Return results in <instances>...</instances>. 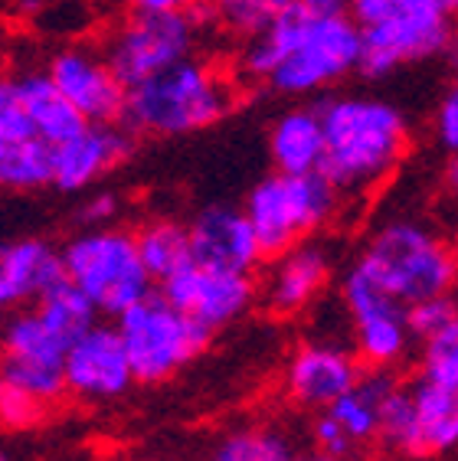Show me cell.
<instances>
[{
	"label": "cell",
	"instance_id": "cell-1",
	"mask_svg": "<svg viewBox=\"0 0 458 461\" xmlns=\"http://www.w3.org/2000/svg\"><path fill=\"white\" fill-rule=\"evenodd\" d=\"M361 27L351 14L317 17L295 0L275 23L246 36L236 69L246 82L265 86L275 95L308 98L361 72Z\"/></svg>",
	"mask_w": 458,
	"mask_h": 461
},
{
	"label": "cell",
	"instance_id": "cell-2",
	"mask_svg": "<svg viewBox=\"0 0 458 461\" xmlns=\"http://www.w3.org/2000/svg\"><path fill=\"white\" fill-rule=\"evenodd\" d=\"M325 118V170L337 190L367 194L403 164L409 151V118L380 95H334L321 102Z\"/></svg>",
	"mask_w": 458,
	"mask_h": 461
},
{
	"label": "cell",
	"instance_id": "cell-3",
	"mask_svg": "<svg viewBox=\"0 0 458 461\" xmlns=\"http://www.w3.org/2000/svg\"><path fill=\"white\" fill-rule=\"evenodd\" d=\"M236 105V82L210 59L190 56L170 69L151 76L128 89L122 122L134 134L180 138L216 122Z\"/></svg>",
	"mask_w": 458,
	"mask_h": 461
},
{
	"label": "cell",
	"instance_id": "cell-4",
	"mask_svg": "<svg viewBox=\"0 0 458 461\" xmlns=\"http://www.w3.org/2000/svg\"><path fill=\"white\" fill-rule=\"evenodd\" d=\"M351 17L361 27V72L371 79L442 56L458 40V0H353Z\"/></svg>",
	"mask_w": 458,
	"mask_h": 461
},
{
	"label": "cell",
	"instance_id": "cell-5",
	"mask_svg": "<svg viewBox=\"0 0 458 461\" xmlns=\"http://www.w3.org/2000/svg\"><path fill=\"white\" fill-rule=\"evenodd\" d=\"M353 262L406 308L452 294L458 285V249L439 230L406 216L373 230Z\"/></svg>",
	"mask_w": 458,
	"mask_h": 461
},
{
	"label": "cell",
	"instance_id": "cell-6",
	"mask_svg": "<svg viewBox=\"0 0 458 461\" xmlns=\"http://www.w3.org/2000/svg\"><path fill=\"white\" fill-rule=\"evenodd\" d=\"M341 200L344 194L325 170H272L249 190L243 210L256 230L265 258H275L291 246L311 240L317 230H325L341 210Z\"/></svg>",
	"mask_w": 458,
	"mask_h": 461
},
{
	"label": "cell",
	"instance_id": "cell-7",
	"mask_svg": "<svg viewBox=\"0 0 458 461\" xmlns=\"http://www.w3.org/2000/svg\"><path fill=\"white\" fill-rule=\"evenodd\" d=\"M66 276L92 298L98 314L118 318L154 292V278L144 268L134 232L118 226H92L76 232L62 246Z\"/></svg>",
	"mask_w": 458,
	"mask_h": 461
},
{
	"label": "cell",
	"instance_id": "cell-8",
	"mask_svg": "<svg viewBox=\"0 0 458 461\" xmlns=\"http://www.w3.org/2000/svg\"><path fill=\"white\" fill-rule=\"evenodd\" d=\"M114 324L132 360L134 380L144 386L170 380L187 364H194L216 334L187 311L170 304L160 292H151L148 298L122 311Z\"/></svg>",
	"mask_w": 458,
	"mask_h": 461
},
{
	"label": "cell",
	"instance_id": "cell-9",
	"mask_svg": "<svg viewBox=\"0 0 458 461\" xmlns=\"http://www.w3.org/2000/svg\"><path fill=\"white\" fill-rule=\"evenodd\" d=\"M203 40V14H154L132 10L105 36V50L118 79L132 89L138 82L197 56Z\"/></svg>",
	"mask_w": 458,
	"mask_h": 461
},
{
	"label": "cell",
	"instance_id": "cell-10",
	"mask_svg": "<svg viewBox=\"0 0 458 461\" xmlns=\"http://www.w3.org/2000/svg\"><path fill=\"white\" fill-rule=\"evenodd\" d=\"M341 304L351 321V340L363 366L393 370L409 354L413 334L406 321V304L383 292L357 262L341 278Z\"/></svg>",
	"mask_w": 458,
	"mask_h": 461
},
{
	"label": "cell",
	"instance_id": "cell-11",
	"mask_svg": "<svg viewBox=\"0 0 458 461\" xmlns=\"http://www.w3.org/2000/svg\"><path fill=\"white\" fill-rule=\"evenodd\" d=\"M158 292L210 330H220L256 304L259 282L252 278V272L190 262L180 272H174L168 282H160Z\"/></svg>",
	"mask_w": 458,
	"mask_h": 461
},
{
	"label": "cell",
	"instance_id": "cell-12",
	"mask_svg": "<svg viewBox=\"0 0 458 461\" xmlns=\"http://www.w3.org/2000/svg\"><path fill=\"white\" fill-rule=\"evenodd\" d=\"M56 89L79 108L86 122H122L124 102H128V86L118 79L112 69L105 50H92V46H60L43 66Z\"/></svg>",
	"mask_w": 458,
	"mask_h": 461
},
{
	"label": "cell",
	"instance_id": "cell-13",
	"mask_svg": "<svg viewBox=\"0 0 458 461\" xmlns=\"http://www.w3.org/2000/svg\"><path fill=\"white\" fill-rule=\"evenodd\" d=\"M62 373H66V386L72 396L88 402L118 400L138 383L118 324H92L69 347V354L62 360Z\"/></svg>",
	"mask_w": 458,
	"mask_h": 461
},
{
	"label": "cell",
	"instance_id": "cell-14",
	"mask_svg": "<svg viewBox=\"0 0 458 461\" xmlns=\"http://www.w3.org/2000/svg\"><path fill=\"white\" fill-rule=\"evenodd\" d=\"M363 360L357 350L334 340H311L291 354L285 366V393L301 409H327L347 390H353L363 376Z\"/></svg>",
	"mask_w": 458,
	"mask_h": 461
},
{
	"label": "cell",
	"instance_id": "cell-15",
	"mask_svg": "<svg viewBox=\"0 0 458 461\" xmlns=\"http://www.w3.org/2000/svg\"><path fill=\"white\" fill-rule=\"evenodd\" d=\"M134 131L124 122H88L76 138L53 148V186L60 194H79L132 158Z\"/></svg>",
	"mask_w": 458,
	"mask_h": 461
},
{
	"label": "cell",
	"instance_id": "cell-16",
	"mask_svg": "<svg viewBox=\"0 0 458 461\" xmlns=\"http://www.w3.org/2000/svg\"><path fill=\"white\" fill-rule=\"evenodd\" d=\"M331 272H334L331 252L321 242L305 240L272 258V266L259 285V298L275 318H295L321 298V292L331 282Z\"/></svg>",
	"mask_w": 458,
	"mask_h": 461
},
{
	"label": "cell",
	"instance_id": "cell-17",
	"mask_svg": "<svg viewBox=\"0 0 458 461\" xmlns=\"http://www.w3.org/2000/svg\"><path fill=\"white\" fill-rule=\"evenodd\" d=\"M190 246H194V262H203V266L256 272L265 262V252L259 246V236L246 210L226 203H213L194 216Z\"/></svg>",
	"mask_w": 458,
	"mask_h": 461
},
{
	"label": "cell",
	"instance_id": "cell-18",
	"mask_svg": "<svg viewBox=\"0 0 458 461\" xmlns=\"http://www.w3.org/2000/svg\"><path fill=\"white\" fill-rule=\"evenodd\" d=\"M416 429L406 458H439L458 448V386L416 376L409 383Z\"/></svg>",
	"mask_w": 458,
	"mask_h": 461
},
{
	"label": "cell",
	"instance_id": "cell-19",
	"mask_svg": "<svg viewBox=\"0 0 458 461\" xmlns=\"http://www.w3.org/2000/svg\"><path fill=\"white\" fill-rule=\"evenodd\" d=\"M10 82L17 89L20 105L27 112L33 131L46 144H53V148L56 144H66L88 124L79 108L56 89V82L50 79L46 69H23L17 76H10Z\"/></svg>",
	"mask_w": 458,
	"mask_h": 461
},
{
	"label": "cell",
	"instance_id": "cell-20",
	"mask_svg": "<svg viewBox=\"0 0 458 461\" xmlns=\"http://www.w3.org/2000/svg\"><path fill=\"white\" fill-rule=\"evenodd\" d=\"M269 158L275 170L308 174L325 164V118L317 105L285 108L269 128Z\"/></svg>",
	"mask_w": 458,
	"mask_h": 461
},
{
	"label": "cell",
	"instance_id": "cell-21",
	"mask_svg": "<svg viewBox=\"0 0 458 461\" xmlns=\"http://www.w3.org/2000/svg\"><path fill=\"white\" fill-rule=\"evenodd\" d=\"M0 272L10 288L14 304L36 302L53 285L66 278V262H62V249H53L46 240H14L0 246Z\"/></svg>",
	"mask_w": 458,
	"mask_h": 461
},
{
	"label": "cell",
	"instance_id": "cell-22",
	"mask_svg": "<svg viewBox=\"0 0 458 461\" xmlns=\"http://www.w3.org/2000/svg\"><path fill=\"white\" fill-rule=\"evenodd\" d=\"M397 376L389 370H363L361 383L347 390L337 402L327 406V412L337 419V426L347 432L353 448L361 452L367 445L380 442V426H383V400L393 390Z\"/></svg>",
	"mask_w": 458,
	"mask_h": 461
},
{
	"label": "cell",
	"instance_id": "cell-23",
	"mask_svg": "<svg viewBox=\"0 0 458 461\" xmlns=\"http://www.w3.org/2000/svg\"><path fill=\"white\" fill-rule=\"evenodd\" d=\"M138 252L144 258V268L154 282H168L174 272L194 262V246H190V226L177 220H151L134 232Z\"/></svg>",
	"mask_w": 458,
	"mask_h": 461
},
{
	"label": "cell",
	"instance_id": "cell-24",
	"mask_svg": "<svg viewBox=\"0 0 458 461\" xmlns=\"http://www.w3.org/2000/svg\"><path fill=\"white\" fill-rule=\"evenodd\" d=\"M53 186V144L43 138L0 141V190L33 194Z\"/></svg>",
	"mask_w": 458,
	"mask_h": 461
},
{
	"label": "cell",
	"instance_id": "cell-25",
	"mask_svg": "<svg viewBox=\"0 0 458 461\" xmlns=\"http://www.w3.org/2000/svg\"><path fill=\"white\" fill-rule=\"evenodd\" d=\"M0 340H4V354L36 357V360H46V364H62L72 347L62 334H56L50 328V321L36 308L10 314V321L0 330Z\"/></svg>",
	"mask_w": 458,
	"mask_h": 461
},
{
	"label": "cell",
	"instance_id": "cell-26",
	"mask_svg": "<svg viewBox=\"0 0 458 461\" xmlns=\"http://www.w3.org/2000/svg\"><path fill=\"white\" fill-rule=\"evenodd\" d=\"M36 311H40V314L50 321V328H53L56 334H62L69 344H76L92 324H98V308L69 276L62 278L60 285H53L46 294L36 298Z\"/></svg>",
	"mask_w": 458,
	"mask_h": 461
},
{
	"label": "cell",
	"instance_id": "cell-27",
	"mask_svg": "<svg viewBox=\"0 0 458 461\" xmlns=\"http://www.w3.org/2000/svg\"><path fill=\"white\" fill-rule=\"evenodd\" d=\"M295 448L279 429L249 426L220 438L210 461H295Z\"/></svg>",
	"mask_w": 458,
	"mask_h": 461
},
{
	"label": "cell",
	"instance_id": "cell-28",
	"mask_svg": "<svg viewBox=\"0 0 458 461\" xmlns=\"http://www.w3.org/2000/svg\"><path fill=\"white\" fill-rule=\"evenodd\" d=\"M0 380L14 383L17 390L30 393L40 402H56L62 393H69L62 364H46L36 357L4 354L0 357Z\"/></svg>",
	"mask_w": 458,
	"mask_h": 461
},
{
	"label": "cell",
	"instance_id": "cell-29",
	"mask_svg": "<svg viewBox=\"0 0 458 461\" xmlns=\"http://www.w3.org/2000/svg\"><path fill=\"white\" fill-rule=\"evenodd\" d=\"M295 7V0H210V20L233 36H252Z\"/></svg>",
	"mask_w": 458,
	"mask_h": 461
},
{
	"label": "cell",
	"instance_id": "cell-30",
	"mask_svg": "<svg viewBox=\"0 0 458 461\" xmlns=\"http://www.w3.org/2000/svg\"><path fill=\"white\" fill-rule=\"evenodd\" d=\"M416 429V406H413V390L409 383L397 380L393 390L383 400V426H380V445L397 455H409V442H413Z\"/></svg>",
	"mask_w": 458,
	"mask_h": 461
},
{
	"label": "cell",
	"instance_id": "cell-31",
	"mask_svg": "<svg viewBox=\"0 0 458 461\" xmlns=\"http://www.w3.org/2000/svg\"><path fill=\"white\" fill-rule=\"evenodd\" d=\"M419 376L458 386V318L419 340Z\"/></svg>",
	"mask_w": 458,
	"mask_h": 461
},
{
	"label": "cell",
	"instance_id": "cell-32",
	"mask_svg": "<svg viewBox=\"0 0 458 461\" xmlns=\"http://www.w3.org/2000/svg\"><path fill=\"white\" fill-rule=\"evenodd\" d=\"M452 318H458V302L452 294H439V298H429V302H419L413 308H406V321H409V334L419 344L423 338L442 330Z\"/></svg>",
	"mask_w": 458,
	"mask_h": 461
},
{
	"label": "cell",
	"instance_id": "cell-33",
	"mask_svg": "<svg viewBox=\"0 0 458 461\" xmlns=\"http://www.w3.org/2000/svg\"><path fill=\"white\" fill-rule=\"evenodd\" d=\"M43 406L36 396L17 390L14 383L0 380V426L4 429H30L43 419Z\"/></svg>",
	"mask_w": 458,
	"mask_h": 461
},
{
	"label": "cell",
	"instance_id": "cell-34",
	"mask_svg": "<svg viewBox=\"0 0 458 461\" xmlns=\"http://www.w3.org/2000/svg\"><path fill=\"white\" fill-rule=\"evenodd\" d=\"M40 138L30 124L27 112L20 105V95L10 79H0V141H27Z\"/></svg>",
	"mask_w": 458,
	"mask_h": 461
},
{
	"label": "cell",
	"instance_id": "cell-35",
	"mask_svg": "<svg viewBox=\"0 0 458 461\" xmlns=\"http://www.w3.org/2000/svg\"><path fill=\"white\" fill-rule=\"evenodd\" d=\"M311 442H315L317 452L334 455V458H347V461H351L353 455H357V448H353V442L347 438V432L337 426V419L331 416L327 409L315 412V422H311Z\"/></svg>",
	"mask_w": 458,
	"mask_h": 461
},
{
	"label": "cell",
	"instance_id": "cell-36",
	"mask_svg": "<svg viewBox=\"0 0 458 461\" xmlns=\"http://www.w3.org/2000/svg\"><path fill=\"white\" fill-rule=\"evenodd\" d=\"M435 141L445 154L458 151V79L445 89L435 108Z\"/></svg>",
	"mask_w": 458,
	"mask_h": 461
},
{
	"label": "cell",
	"instance_id": "cell-37",
	"mask_svg": "<svg viewBox=\"0 0 458 461\" xmlns=\"http://www.w3.org/2000/svg\"><path fill=\"white\" fill-rule=\"evenodd\" d=\"M118 196L112 190H96L92 196H86L79 206V222L86 230L92 226H112V220L118 216Z\"/></svg>",
	"mask_w": 458,
	"mask_h": 461
},
{
	"label": "cell",
	"instance_id": "cell-38",
	"mask_svg": "<svg viewBox=\"0 0 458 461\" xmlns=\"http://www.w3.org/2000/svg\"><path fill=\"white\" fill-rule=\"evenodd\" d=\"M128 7L154 14H206L210 0H128Z\"/></svg>",
	"mask_w": 458,
	"mask_h": 461
},
{
	"label": "cell",
	"instance_id": "cell-39",
	"mask_svg": "<svg viewBox=\"0 0 458 461\" xmlns=\"http://www.w3.org/2000/svg\"><path fill=\"white\" fill-rule=\"evenodd\" d=\"M353 0H298V7H305L308 14L317 17H341V14H351Z\"/></svg>",
	"mask_w": 458,
	"mask_h": 461
},
{
	"label": "cell",
	"instance_id": "cell-40",
	"mask_svg": "<svg viewBox=\"0 0 458 461\" xmlns=\"http://www.w3.org/2000/svg\"><path fill=\"white\" fill-rule=\"evenodd\" d=\"M445 186L452 194H458V151L449 154V164H445Z\"/></svg>",
	"mask_w": 458,
	"mask_h": 461
},
{
	"label": "cell",
	"instance_id": "cell-41",
	"mask_svg": "<svg viewBox=\"0 0 458 461\" xmlns=\"http://www.w3.org/2000/svg\"><path fill=\"white\" fill-rule=\"evenodd\" d=\"M295 461H347V458H334V455H325V452H311V455H298Z\"/></svg>",
	"mask_w": 458,
	"mask_h": 461
},
{
	"label": "cell",
	"instance_id": "cell-42",
	"mask_svg": "<svg viewBox=\"0 0 458 461\" xmlns=\"http://www.w3.org/2000/svg\"><path fill=\"white\" fill-rule=\"evenodd\" d=\"M10 304H14V298H10V288H7V282H4V272H0V311L10 308Z\"/></svg>",
	"mask_w": 458,
	"mask_h": 461
},
{
	"label": "cell",
	"instance_id": "cell-43",
	"mask_svg": "<svg viewBox=\"0 0 458 461\" xmlns=\"http://www.w3.org/2000/svg\"><path fill=\"white\" fill-rule=\"evenodd\" d=\"M0 461H7V455H4V452H0Z\"/></svg>",
	"mask_w": 458,
	"mask_h": 461
},
{
	"label": "cell",
	"instance_id": "cell-44",
	"mask_svg": "<svg viewBox=\"0 0 458 461\" xmlns=\"http://www.w3.org/2000/svg\"><path fill=\"white\" fill-rule=\"evenodd\" d=\"M0 79H4V76H0Z\"/></svg>",
	"mask_w": 458,
	"mask_h": 461
}]
</instances>
